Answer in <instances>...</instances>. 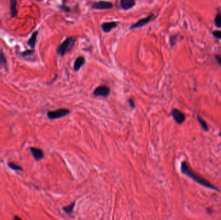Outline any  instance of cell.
Returning <instances> with one entry per match:
<instances>
[{
    "label": "cell",
    "instance_id": "obj_1",
    "mask_svg": "<svg viewBox=\"0 0 221 220\" xmlns=\"http://www.w3.org/2000/svg\"><path fill=\"white\" fill-rule=\"evenodd\" d=\"M180 171L182 174L186 176H188L189 178H191L194 182H195L198 184L201 185L206 188H208L211 189V190L220 192L218 187L213 185L211 182H210L208 180L206 179L205 178L202 177L201 176L198 175L197 173H196L195 171L193 170L191 167H190L189 164L187 161H183L181 162Z\"/></svg>",
    "mask_w": 221,
    "mask_h": 220
},
{
    "label": "cell",
    "instance_id": "obj_2",
    "mask_svg": "<svg viewBox=\"0 0 221 220\" xmlns=\"http://www.w3.org/2000/svg\"><path fill=\"white\" fill-rule=\"evenodd\" d=\"M75 41H76V38L74 37H70L68 38L67 39H66L58 47V50H57L58 54L61 56H64L67 52H69L73 48L75 43Z\"/></svg>",
    "mask_w": 221,
    "mask_h": 220
},
{
    "label": "cell",
    "instance_id": "obj_3",
    "mask_svg": "<svg viewBox=\"0 0 221 220\" xmlns=\"http://www.w3.org/2000/svg\"><path fill=\"white\" fill-rule=\"evenodd\" d=\"M70 111L67 108H60L54 111H49L47 114V116L50 120H56L67 116L70 114Z\"/></svg>",
    "mask_w": 221,
    "mask_h": 220
},
{
    "label": "cell",
    "instance_id": "obj_4",
    "mask_svg": "<svg viewBox=\"0 0 221 220\" xmlns=\"http://www.w3.org/2000/svg\"><path fill=\"white\" fill-rule=\"evenodd\" d=\"M171 114L174 121L179 125L182 124L185 120V114L177 108H173L172 110Z\"/></svg>",
    "mask_w": 221,
    "mask_h": 220
},
{
    "label": "cell",
    "instance_id": "obj_5",
    "mask_svg": "<svg viewBox=\"0 0 221 220\" xmlns=\"http://www.w3.org/2000/svg\"><path fill=\"white\" fill-rule=\"evenodd\" d=\"M110 94V89L105 85L99 86L93 92V95L95 96L107 97Z\"/></svg>",
    "mask_w": 221,
    "mask_h": 220
},
{
    "label": "cell",
    "instance_id": "obj_6",
    "mask_svg": "<svg viewBox=\"0 0 221 220\" xmlns=\"http://www.w3.org/2000/svg\"><path fill=\"white\" fill-rule=\"evenodd\" d=\"M92 7L95 9H98V10H105V9H110L113 7V5L110 2H98L95 3L92 5Z\"/></svg>",
    "mask_w": 221,
    "mask_h": 220
},
{
    "label": "cell",
    "instance_id": "obj_7",
    "mask_svg": "<svg viewBox=\"0 0 221 220\" xmlns=\"http://www.w3.org/2000/svg\"><path fill=\"white\" fill-rule=\"evenodd\" d=\"M153 14H151L149 15V16L145 17V18H143L142 20H140L137 23H136L135 24L132 25L131 27V29H136V28H140V27H142L143 26H144L145 25H146L147 23H148L151 20L152 17H153Z\"/></svg>",
    "mask_w": 221,
    "mask_h": 220
},
{
    "label": "cell",
    "instance_id": "obj_8",
    "mask_svg": "<svg viewBox=\"0 0 221 220\" xmlns=\"http://www.w3.org/2000/svg\"><path fill=\"white\" fill-rule=\"evenodd\" d=\"M30 151L31 152L33 156H34V159L36 160H40L44 156V153L43 151L40 148H35V147H30Z\"/></svg>",
    "mask_w": 221,
    "mask_h": 220
},
{
    "label": "cell",
    "instance_id": "obj_9",
    "mask_svg": "<svg viewBox=\"0 0 221 220\" xmlns=\"http://www.w3.org/2000/svg\"><path fill=\"white\" fill-rule=\"evenodd\" d=\"M117 23L116 22H107V23H104L101 25V29L105 32H109L114 28L117 27Z\"/></svg>",
    "mask_w": 221,
    "mask_h": 220
},
{
    "label": "cell",
    "instance_id": "obj_10",
    "mask_svg": "<svg viewBox=\"0 0 221 220\" xmlns=\"http://www.w3.org/2000/svg\"><path fill=\"white\" fill-rule=\"evenodd\" d=\"M135 0H121L120 5L124 10H128L135 5Z\"/></svg>",
    "mask_w": 221,
    "mask_h": 220
},
{
    "label": "cell",
    "instance_id": "obj_11",
    "mask_svg": "<svg viewBox=\"0 0 221 220\" xmlns=\"http://www.w3.org/2000/svg\"><path fill=\"white\" fill-rule=\"evenodd\" d=\"M85 61L86 60L83 57L80 56L77 58L76 60H75L74 64V69L75 71H78V70L80 69L82 66L85 64Z\"/></svg>",
    "mask_w": 221,
    "mask_h": 220
},
{
    "label": "cell",
    "instance_id": "obj_12",
    "mask_svg": "<svg viewBox=\"0 0 221 220\" xmlns=\"http://www.w3.org/2000/svg\"><path fill=\"white\" fill-rule=\"evenodd\" d=\"M197 120L198 122V124H200L201 128L202 129V130H204L206 132H208L209 131V127L208 125H207V123L203 120V119L200 116H197Z\"/></svg>",
    "mask_w": 221,
    "mask_h": 220
},
{
    "label": "cell",
    "instance_id": "obj_13",
    "mask_svg": "<svg viewBox=\"0 0 221 220\" xmlns=\"http://www.w3.org/2000/svg\"><path fill=\"white\" fill-rule=\"evenodd\" d=\"M17 1L16 0H11L10 7H11V14L12 17H15L17 15Z\"/></svg>",
    "mask_w": 221,
    "mask_h": 220
},
{
    "label": "cell",
    "instance_id": "obj_14",
    "mask_svg": "<svg viewBox=\"0 0 221 220\" xmlns=\"http://www.w3.org/2000/svg\"><path fill=\"white\" fill-rule=\"evenodd\" d=\"M75 204H76V201H74L73 203H72L70 205L68 206H64V207L62 208V210L66 214H72L73 212Z\"/></svg>",
    "mask_w": 221,
    "mask_h": 220
},
{
    "label": "cell",
    "instance_id": "obj_15",
    "mask_svg": "<svg viewBox=\"0 0 221 220\" xmlns=\"http://www.w3.org/2000/svg\"><path fill=\"white\" fill-rule=\"evenodd\" d=\"M37 36H38V32L36 31L35 32H34L33 34V35L30 37V38L29 39V40L28 41V44L30 47H31L32 48H34L35 46V44H36V38H37Z\"/></svg>",
    "mask_w": 221,
    "mask_h": 220
},
{
    "label": "cell",
    "instance_id": "obj_16",
    "mask_svg": "<svg viewBox=\"0 0 221 220\" xmlns=\"http://www.w3.org/2000/svg\"><path fill=\"white\" fill-rule=\"evenodd\" d=\"M215 25L216 27H221V12H219L215 17Z\"/></svg>",
    "mask_w": 221,
    "mask_h": 220
},
{
    "label": "cell",
    "instance_id": "obj_17",
    "mask_svg": "<svg viewBox=\"0 0 221 220\" xmlns=\"http://www.w3.org/2000/svg\"><path fill=\"white\" fill-rule=\"evenodd\" d=\"M8 166L11 169L14 170H23L20 166L17 165L15 163H8Z\"/></svg>",
    "mask_w": 221,
    "mask_h": 220
},
{
    "label": "cell",
    "instance_id": "obj_18",
    "mask_svg": "<svg viewBox=\"0 0 221 220\" xmlns=\"http://www.w3.org/2000/svg\"><path fill=\"white\" fill-rule=\"evenodd\" d=\"M177 35H173V36H171L170 38V44H171V48H173L174 47V45L176 44V41H177Z\"/></svg>",
    "mask_w": 221,
    "mask_h": 220
},
{
    "label": "cell",
    "instance_id": "obj_19",
    "mask_svg": "<svg viewBox=\"0 0 221 220\" xmlns=\"http://www.w3.org/2000/svg\"><path fill=\"white\" fill-rule=\"evenodd\" d=\"M212 35L215 38L221 39V30H213V32H212Z\"/></svg>",
    "mask_w": 221,
    "mask_h": 220
},
{
    "label": "cell",
    "instance_id": "obj_20",
    "mask_svg": "<svg viewBox=\"0 0 221 220\" xmlns=\"http://www.w3.org/2000/svg\"><path fill=\"white\" fill-rule=\"evenodd\" d=\"M127 102H128V103H129V106L131 107V108H135V102H134L133 99H132V98L128 99H127Z\"/></svg>",
    "mask_w": 221,
    "mask_h": 220
},
{
    "label": "cell",
    "instance_id": "obj_21",
    "mask_svg": "<svg viewBox=\"0 0 221 220\" xmlns=\"http://www.w3.org/2000/svg\"><path fill=\"white\" fill-rule=\"evenodd\" d=\"M215 58L216 61H217L219 65L220 66V68H221V56H220L219 54H215Z\"/></svg>",
    "mask_w": 221,
    "mask_h": 220
},
{
    "label": "cell",
    "instance_id": "obj_22",
    "mask_svg": "<svg viewBox=\"0 0 221 220\" xmlns=\"http://www.w3.org/2000/svg\"><path fill=\"white\" fill-rule=\"evenodd\" d=\"M0 63L3 65L6 64V60L3 54H0Z\"/></svg>",
    "mask_w": 221,
    "mask_h": 220
},
{
    "label": "cell",
    "instance_id": "obj_23",
    "mask_svg": "<svg viewBox=\"0 0 221 220\" xmlns=\"http://www.w3.org/2000/svg\"><path fill=\"white\" fill-rule=\"evenodd\" d=\"M32 53V51H27V52H24V53L23 54V56H27L28 54L29 55H30V54H31Z\"/></svg>",
    "mask_w": 221,
    "mask_h": 220
},
{
    "label": "cell",
    "instance_id": "obj_24",
    "mask_svg": "<svg viewBox=\"0 0 221 220\" xmlns=\"http://www.w3.org/2000/svg\"><path fill=\"white\" fill-rule=\"evenodd\" d=\"M206 212H207V213H208V214H211V212H212V211H211V209H206Z\"/></svg>",
    "mask_w": 221,
    "mask_h": 220
},
{
    "label": "cell",
    "instance_id": "obj_25",
    "mask_svg": "<svg viewBox=\"0 0 221 220\" xmlns=\"http://www.w3.org/2000/svg\"><path fill=\"white\" fill-rule=\"evenodd\" d=\"M14 219H19V220H20V219H21V218H19V217L15 216V217H14Z\"/></svg>",
    "mask_w": 221,
    "mask_h": 220
},
{
    "label": "cell",
    "instance_id": "obj_26",
    "mask_svg": "<svg viewBox=\"0 0 221 220\" xmlns=\"http://www.w3.org/2000/svg\"><path fill=\"white\" fill-rule=\"evenodd\" d=\"M219 136H220V137H221V129H220V130L219 132Z\"/></svg>",
    "mask_w": 221,
    "mask_h": 220
},
{
    "label": "cell",
    "instance_id": "obj_27",
    "mask_svg": "<svg viewBox=\"0 0 221 220\" xmlns=\"http://www.w3.org/2000/svg\"><path fill=\"white\" fill-rule=\"evenodd\" d=\"M36 1H38V2H41V1H42V0H36Z\"/></svg>",
    "mask_w": 221,
    "mask_h": 220
}]
</instances>
